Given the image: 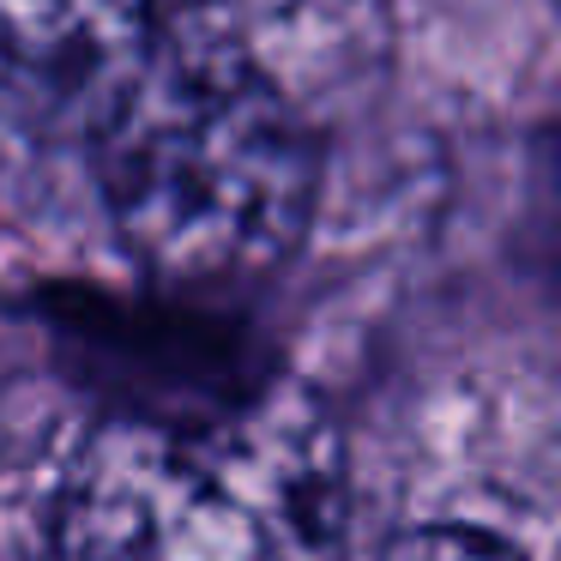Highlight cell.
<instances>
[{
    "instance_id": "cell-1",
    "label": "cell",
    "mask_w": 561,
    "mask_h": 561,
    "mask_svg": "<svg viewBox=\"0 0 561 561\" xmlns=\"http://www.w3.org/2000/svg\"><path fill=\"white\" fill-rule=\"evenodd\" d=\"M344 507L332 416L260 375L110 416L61 489L55 561H339Z\"/></svg>"
},
{
    "instance_id": "cell-2",
    "label": "cell",
    "mask_w": 561,
    "mask_h": 561,
    "mask_svg": "<svg viewBox=\"0 0 561 561\" xmlns=\"http://www.w3.org/2000/svg\"><path fill=\"white\" fill-rule=\"evenodd\" d=\"M91 127L110 224L158 284L242 290L302 248L320 134L272 91L146 37Z\"/></svg>"
},
{
    "instance_id": "cell-3",
    "label": "cell",
    "mask_w": 561,
    "mask_h": 561,
    "mask_svg": "<svg viewBox=\"0 0 561 561\" xmlns=\"http://www.w3.org/2000/svg\"><path fill=\"white\" fill-rule=\"evenodd\" d=\"M151 43L272 91L308 127L356 110L387 67L380 0H151Z\"/></svg>"
},
{
    "instance_id": "cell-4",
    "label": "cell",
    "mask_w": 561,
    "mask_h": 561,
    "mask_svg": "<svg viewBox=\"0 0 561 561\" xmlns=\"http://www.w3.org/2000/svg\"><path fill=\"white\" fill-rule=\"evenodd\" d=\"M151 37V0H0V85L98 122Z\"/></svg>"
},
{
    "instance_id": "cell-5",
    "label": "cell",
    "mask_w": 561,
    "mask_h": 561,
    "mask_svg": "<svg viewBox=\"0 0 561 561\" xmlns=\"http://www.w3.org/2000/svg\"><path fill=\"white\" fill-rule=\"evenodd\" d=\"M380 561H525L519 549H507L489 531H465V525H423V531H404L399 543Z\"/></svg>"
}]
</instances>
